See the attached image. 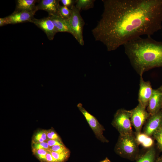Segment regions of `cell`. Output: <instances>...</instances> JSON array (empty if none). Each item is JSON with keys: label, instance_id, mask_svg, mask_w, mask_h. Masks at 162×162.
Returning <instances> with one entry per match:
<instances>
[{"label": "cell", "instance_id": "31", "mask_svg": "<svg viewBox=\"0 0 162 162\" xmlns=\"http://www.w3.org/2000/svg\"><path fill=\"white\" fill-rule=\"evenodd\" d=\"M100 162H112L111 161L107 158L106 157L104 160L101 161Z\"/></svg>", "mask_w": 162, "mask_h": 162}, {"label": "cell", "instance_id": "24", "mask_svg": "<svg viewBox=\"0 0 162 162\" xmlns=\"http://www.w3.org/2000/svg\"><path fill=\"white\" fill-rule=\"evenodd\" d=\"M33 150L40 149H48L50 146L47 142H35L33 143Z\"/></svg>", "mask_w": 162, "mask_h": 162}, {"label": "cell", "instance_id": "4", "mask_svg": "<svg viewBox=\"0 0 162 162\" xmlns=\"http://www.w3.org/2000/svg\"><path fill=\"white\" fill-rule=\"evenodd\" d=\"M130 116V110L123 109L118 110L115 113L111 124L120 135L133 134Z\"/></svg>", "mask_w": 162, "mask_h": 162}, {"label": "cell", "instance_id": "19", "mask_svg": "<svg viewBox=\"0 0 162 162\" xmlns=\"http://www.w3.org/2000/svg\"><path fill=\"white\" fill-rule=\"evenodd\" d=\"M49 150L54 159L55 162H65L70 156V151L65 152L58 153Z\"/></svg>", "mask_w": 162, "mask_h": 162}, {"label": "cell", "instance_id": "25", "mask_svg": "<svg viewBox=\"0 0 162 162\" xmlns=\"http://www.w3.org/2000/svg\"><path fill=\"white\" fill-rule=\"evenodd\" d=\"M46 134L48 140H56L61 141L58 135L53 130H50L46 132Z\"/></svg>", "mask_w": 162, "mask_h": 162}, {"label": "cell", "instance_id": "23", "mask_svg": "<svg viewBox=\"0 0 162 162\" xmlns=\"http://www.w3.org/2000/svg\"><path fill=\"white\" fill-rule=\"evenodd\" d=\"M53 152H58L63 153L70 151L64 145H56L50 147L49 149Z\"/></svg>", "mask_w": 162, "mask_h": 162}, {"label": "cell", "instance_id": "10", "mask_svg": "<svg viewBox=\"0 0 162 162\" xmlns=\"http://www.w3.org/2000/svg\"><path fill=\"white\" fill-rule=\"evenodd\" d=\"M138 101L139 104L143 107H147L151 97L153 89L149 81H145L142 76H140Z\"/></svg>", "mask_w": 162, "mask_h": 162}, {"label": "cell", "instance_id": "29", "mask_svg": "<svg viewBox=\"0 0 162 162\" xmlns=\"http://www.w3.org/2000/svg\"><path fill=\"white\" fill-rule=\"evenodd\" d=\"M35 140L36 142H44L40 132L38 133L35 136Z\"/></svg>", "mask_w": 162, "mask_h": 162}, {"label": "cell", "instance_id": "14", "mask_svg": "<svg viewBox=\"0 0 162 162\" xmlns=\"http://www.w3.org/2000/svg\"><path fill=\"white\" fill-rule=\"evenodd\" d=\"M48 16L52 21L58 32H68L71 34L74 37V34L68 19L63 18L60 15H51Z\"/></svg>", "mask_w": 162, "mask_h": 162}, {"label": "cell", "instance_id": "32", "mask_svg": "<svg viewBox=\"0 0 162 162\" xmlns=\"http://www.w3.org/2000/svg\"><path fill=\"white\" fill-rule=\"evenodd\" d=\"M159 88L160 89V90L161 91V92L162 93V85Z\"/></svg>", "mask_w": 162, "mask_h": 162}, {"label": "cell", "instance_id": "26", "mask_svg": "<svg viewBox=\"0 0 162 162\" xmlns=\"http://www.w3.org/2000/svg\"><path fill=\"white\" fill-rule=\"evenodd\" d=\"M47 142L50 147L56 145H64L62 141L56 140H48Z\"/></svg>", "mask_w": 162, "mask_h": 162}, {"label": "cell", "instance_id": "6", "mask_svg": "<svg viewBox=\"0 0 162 162\" xmlns=\"http://www.w3.org/2000/svg\"><path fill=\"white\" fill-rule=\"evenodd\" d=\"M77 107L84 116L96 138L102 142H108L109 140L104 135V131L105 129L103 126L94 116L90 113L83 107L81 103L78 104Z\"/></svg>", "mask_w": 162, "mask_h": 162}, {"label": "cell", "instance_id": "1", "mask_svg": "<svg viewBox=\"0 0 162 162\" xmlns=\"http://www.w3.org/2000/svg\"><path fill=\"white\" fill-rule=\"evenodd\" d=\"M101 17L92 30L109 51L162 28V0H102Z\"/></svg>", "mask_w": 162, "mask_h": 162}, {"label": "cell", "instance_id": "20", "mask_svg": "<svg viewBox=\"0 0 162 162\" xmlns=\"http://www.w3.org/2000/svg\"><path fill=\"white\" fill-rule=\"evenodd\" d=\"M152 136L157 142L159 149L162 153V126Z\"/></svg>", "mask_w": 162, "mask_h": 162}, {"label": "cell", "instance_id": "16", "mask_svg": "<svg viewBox=\"0 0 162 162\" xmlns=\"http://www.w3.org/2000/svg\"><path fill=\"white\" fill-rule=\"evenodd\" d=\"M157 158L156 149L153 146L142 154H140L136 162H155Z\"/></svg>", "mask_w": 162, "mask_h": 162}, {"label": "cell", "instance_id": "3", "mask_svg": "<svg viewBox=\"0 0 162 162\" xmlns=\"http://www.w3.org/2000/svg\"><path fill=\"white\" fill-rule=\"evenodd\" d=\"M139 146L133 134H119L114 151L122 158L131 161L136 160L140 154Z\"/></svg>", "mask_w": 162, "mask_h": 162}, {"label": "cell", "instance_id": "28", "mask_svg": "<svg viewBox=\"0 0 162 162\" xmlns=\"http://www.w3.org/2000/svg\"><path fill=\"white\" fill-rule=\"evenodd\" d=\"M45 161L46 162H55L54 159L49 149H48V152L46 156Z\"/></svg>", "mask_w": 162, "mask_h": 162}, {"label": "cell", "instance_id": "5", "mask_svg": "<svg viewBox=\"0 0 162 162\" xmlns=\"http://www.w3.org/2000/svg\"><path fill=\"white\" fill-rule=\"evenodd\" d=\"M70 9L71 13L68 19L69 21L74 34V38L81 46L84 44L83 30L85 24L84 21L80 15V11L75 5Z\"/></svg>", "mask_w": 162, "mask_h": 162}, {"label": "cell", "instance_id": "27", "mask_svg": "<svg viewBox=\"0 0 162 162\" xmlns=\"http://www.w3.org/2000/svg\"><path fill=\"white\" fill-rule=\"evenodd\" d=\"M75 1L73 0H61L60 1L62 2L63 5L67 7H71L74 5V4L75 3Z\"/></svg>", "mask_w": 162, "mask_h": 162}, {"label": "cell", "instance_id": "9", "mask_svg": "<svg viewBox=\"0 0 162 162\" xmlns=\"http://www.w3.org/2000/svg\"><path fill=\"white\" fill-rule=\"evenodd\" d=\"M36 10L27 11H15L10 15L4 17L6 25L14 24L26 22H31L34 18Z\"/></svg>", "mask_w": 162, "mask_h": 162}, {"label": "cell", "instance_id": "7", "mask_svg": "<svg viewBox=\"0 0 162 162\" xmlns=\"http://www.w3.org/2000/svg\"><path fill=\"white\" fill-rule=\"evenodd\" d=\"M146 108L138 104L130 110L131 122L135 128V134L141 132L143 125L151 116Z\"/></svg>", "mask_w": 162, "mask_h": 162}, {"label": "cell", "instance_id": "33", "mask_svg": "<svg viewBox=\"0 0 162 162\" xmlns=\"http://www.w3.org/2000/svg\"><path fill=\"white\" fill-rule=\"evenodd\" d=\"M161 110H162V108H161Z\"/></svg>", "mask_w": 162, "mask_h": 162}, {"label": "cell", "instance_id": "11", "mask_svg": "<svg viewBox=\"0 0 162 162\" xmlns=\"http://www.w3.org/2000/svg\"><path fill=\"white\" fill-rule=\"evenodd\" d=\"M162 126V111L150 116L146 122L143 133L151 136Z\"/></svg>", "mask_w": 162, "mask_h": 162}, {"label": "cell", "instance_id": "30", "mask_svg": "<svg viewBox=\"0 0 162 162\" xmlns=\"http://www.w3.org/2000/svg\"><path fill=\"white\" fill-rule=\"evenodd\" d=\"M155 162H162V155L157 158Z\"/></svg>", "mask_w": 162, "mask_h": 162}, {"label": "cell", "instance_id": "15", "mask_svg": "<svg viewBox=\"0 0 162 162\" xmlns=\"http://www.w3.org/2000/svg\"><path fill=\"white\" fill-rule=\"evenodd\" d=\"M39 1L36 0H17L16 1L15 11H37L35 3Z\"/></svg>", "mask_w": 162, "mask_h": 162}, {"label": "cell", "instance_id": "13", "mask_svg": "<svg viewBox=\"0 0 162 162\" xmlns=\"http://www.w3.org/2000/svg\"><path fill=\"white\" fill-rule=\"evenodd\" d=\"M60 1L59 0H41L36 6V9L37 11L39 10L46 11L48 13L49 15H60Z\"/></svg>", "mask_w": 162, "mask_h": 162}, {"label": "cell", "instance_id": "21", "mask_svg": "<svg viewBox=\"0 0 162 162\" xmlns=\"http://www.w3.org/2000/svg\"><path fill=\"white\" fill-rule=\"evenodd\" d=\"M60 16L63 18L68 19L71 13V10L68 7L60 5L59 7Z\"/></svg>", "mask_w": 162, "mask_h": 162}, {"label": "cell", "instance_id": "8", "mask_svg": "<svg viewBox=\"0 0 162 162\" xmlns=\"http://www.w3.org/2000/svg\"><path fill=\"white\" fill-rule=\"evenodd\" d=\"M30 22L43 31L50 40H52L56 34L58 32L52 21L49 16L40 19L34 18Z\"/></svg>", "mask_w": 162, "mask_h": 162}, {"label": "cell", "instance_id": "18", "mask_svg": "<svg viewBox=\"0 0 162 162\" xmlns=\"http://www.w3.org/2000/svg\"><path fill=\"white\" fill-rule=\"evenodd\" d=\"M95 0H76L75 7L80 11L81 10H87L94 7Z\"/></svg>", "mask_w": 162, "mask_h": 162}, {"label": "cell", "instance_id": "22", "mask_svg": "<svg viewBox=\"0 0 162 162\" xmlns=\"http://www.w3.org/2000/svg\"><path fill=\"white\" fill-rule=\"evenodd\" d=\"M33 151L40 160L45 161L46 156L48 152V149H40L33 150Z\"/></svg>", "mask_w": 162, "mask_h": 162}, {"label": "cell", "instance_id": "2", "mask_svg": "<svg viewBox=\"0 0 162 162\" xmlns=\"http://www.w3.org/2000/svg\"><path fill=\"white\" fill-rule=\"evenodd\" d=\"M123 46L132 67L140 76L151 69L162 67V41L140 37Z\"/></svg>", "mask_w": 162, "mask_h": 162}, {"label": "cell", "instance_id": "12", "mask_svg": "<svg viewBox=\"0 0 162 162\" xmlns=\"http://www.w3.org/2000/svg\"><path fill=\"white\" fill-rule=\"evenodd\" d=\"M162 107V93L159 88L153 89L152 94L149 99L147 111L152 115L160 110Z\"/></svg>", "mask_w": 162, "mask_h": 162}, {"label": "cell", "instance_id": "17", "mask_svg": "<svg viewBox=\"0 0 162 162\" xmlns=\"http://www.w3.org/2000/svg\"><path fill=\"white\" fill-rule=\"evenodd\" d=\"M135 136L138 144L141 145L144 148L149 149L154 146V141L153 139L151 136L144 133L141 132L136 134Z\"/></svg>", "mask_w": 162, "mask_h": 162}]
</instances>
